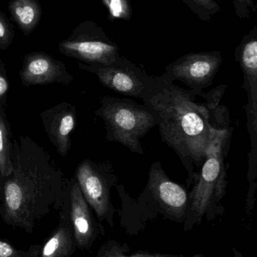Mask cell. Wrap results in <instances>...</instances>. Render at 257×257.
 <instances>
[{"label": "cell", "mask_w": 257, "mask_h": 257, "mask_svg": "<svg viewBox=\"0 0 257 257\" xmlns=\"http://www.w3.org/2000/svg\"><path fill=\"white\" fill-rule=\"evenodd\" d=\"M12 162L13 172L3 186L5 217L30 228L51 207L60 208L67 178L46 150L26 135L14 140Z\"/></svg>", "instance_id": "cell-1"}, {"label": "cell", "mask_w": 257, "mask_h": 257, "mask_svg": "<svg viewBox=\"0 0 257 257\" xmlns=\"http://www.w3.org/2000/svg\"><path fill=\"white\" fill-rule=\"evenodd\" d=\"M165 79L161 91L144 104L157 113L162 141L175 151L185 168L186 186L190 188L195 169L203 164L211 142L209 115L203 104L196 102L191 90Z\"/></svg>", "instance_id": "cell-2"}, {"label": "cell", "mask_w": 257, "mask_h": 257, "mask_svg": "<svg viewBox=\"0 0 257 257\" xmlns=\"http://www.w3.org/2000/svg\"><path fill=\"white\" fill-rule=\"evenodd\" d=\"M115 187L122 201L120 223H124V226L130 222L126 228L127 232L133 225V233L136 225L137 232L142 230L147 221L157 216L175 223L185 222L190 205L188 188L171 180L160 162L151 164L146 187L137 199L128 196L123 184H117Z\"/></svg>", "instance_id": "cell-3"}, {"label": "cell", "mask_w": 257, "mask_h": 257, "mask_svg": "<svg viewBox=\"0 0 257 257\" xmlns=\"http://www.w3.org/2000/svg\"><path fill=\"white\" fill-rule=\"evenodd\" d=\"M233 127L211 126V139L203 164L196 172L193 187L189 192L190 205L184 230L193 229L204 216L215 212L225 195L227 181L226 159L229 154Z\"/></svg>", "instance_id": "cell-4"}, {"label": "cell", "mask_w": 257, "mask_h": 257, "mask_svg": "<svg viewBox=\"0 0 257 257\" xmlns=\"http://www.w3.org/2000/svg\"><path fill=\"white\" fill-rule=\"evenodd\" d=\"M99 103L94 114L103 120L105 140L121 144L133 154L143 155L141 139L158 124L157 113L128 98L102 96Z\"/></svg>", "instance_id": "cell-5"}, {"label": "cell", "mask_w": 257, "mask_h": 257, "mask_svg": "<svg viewBox=\"0 0 257 257\" xmlns=\"http://www.w3.org/2000/svg\"><path fill=\"white\" fill-rule=\"evenodd\" d=\"M243 74L241 88L247 94L244 107L246 127L250 138L247 154V205L254 203L257 190V27L243 37L234 53Z\"/></svg>", "instance_id": "cell-6"}, {"label": "cell", "mask_w": 257, "mask_h": 257, "mask_svg": "<svg viewBox=\"0 0 257 257\" xmlns=\"http://www.w3.org/2000/svg\"><path fill=\"white\" fill-rule=\"evenodd\" d=\"M78 69L93 74L105 88L128 97L145 101L161 91L166 81L163 75L154 76L147 73L124 56L111 65L84 64L78 63Z\"/></svg>", "instance_id": "cell-7"}, {"label": "cell", "mask_w": 257, "mask_h": 257, "mask_svg": "<svg viewBox=\"0 0 257 257\" xmlns=\"http://www.w3.org/2000/svg\"><path fill=\"white\" fill-rule=\"evenodd\" d=\"M74 175L98 221L101 224L106 223L113 229L117 211L111 202V191L118 184V177L112 164L109 161L97 163L84 159L78 163Z\"/></svg>", "instance_id": "cell-8"}, {"label": "cell", "mask_w": 257, "mask_h": 257, "mask_svg": "<svg viewBox=\"0 0 257 257\" xmlns=\"http://www.w3.org/2000/svg\"><path fill=\"white\" fill-rule=\"evenodd\" d=\"M60 54L84 64L111 65L120 57V49L101 26L82 21L58 45Z\"/></svg>", "instance_id": "cell-9"}, {"label": "cell", "mask_w": 257, "mask_h": 257, "mask_svg": "<svg viewBox=\"0 0 257 257\" xmlns=\"http://www.w3.org/2000/svg\"><path fill=\"white\" fill-rule=\"evenodd\" d=\"M222 63L220 51L190 53L167 65L162 75L172 82L184 83L195 96H200L203 90L212 85Z\"/></svg>", "instance_id": "cell-10"}, {"label": "cell", "mask_w": 257, "mask_h": 257, "mask_svg": "<svg viewBox=\"0 0 257 257\" xmlns=\"http://www.w3.org/2000/svg\"><path fill=\"white\" fill-rule=\"evenodd\" d=\"M61 206L69 214L77 248L81 251L90 250L97 238L105 235V227L95 218L75 175L66 179Z\"/></svg>", "instance_id": "cell-11"}, {"label": "cell", "mask_w": 257, "mask_h": 257, "mask_svg": "<svg viewBox=\"0 0 257 257\" xmlns=\"http://www.w3.org/2000/svg\"><path fill=\"white\" fill-rule=\"evenodd\" d=\"M20 77L25 86L69 85L74 80L63 62L42 51L30 53L24 57Z\"/></svg>", "instance_id": "cell-12"}, {"label": "cell", "mask_w": 257, "mask_h": 257, "mask_svg": "<svg viewBox=\"0 0 257 257\" xmlns=\"http://www.w3.org/2000/svg\"><path fill=\"white\" fill-rule=\"evenodd\" d=\"M40 115L50 142L61 157H67L72 147L71 133L76 126V106L63 102L45 110Z\"/></svg>", "instance_id": "cell-13"}, {"label": "cell", "mask_w": 257, "mask_h": 257, "mask_svg": "<svg viewBox=\"0 0 257 257\" xmlns=\"http://www.w3.org/2000/svg\"><path fill=\"white\" fill-rule=\"evenodd\" d=\"M58 226L41 250L40 257H72L77 245L73 228L67 211L60 207Z\"/></svg>", "instance_id": "cell-14"}, {"label": "cell", "mask_w": 257, "mask_h": 257, "mask_svg": "<svg viewBox=\"0 0 257 257\" xmlns=\"http://www.w3.org/2000/svg\"><path fill=\"white\" fill-rule=\"evenodd\" d=\"M8 9L24 36L31 34L42 20V6L38 0H11Z\"/></svg>", "instance_id": "cell-15"}, {"label": "cell", "mask_w": 257, "mask_h": 257, "mask_svg": "<svg viewBox=\"0 0 257 257\" xmlns=\"http://www.w3.org/2000/svg\"><path fill=\"white\" fill-rule=\"evenodd\" d=\"M13 143L10 123L5 106L0 105V177L7 178L13 172Z\"/></svg>", "instance_id": "cell-16"}, {"label": "cell", "mask_w": 257, "mask_h": 257, "mask_svg": "<svg viewBox=\"0 0 257 257\" xmlns=\"http://www.w3.org/2000/svg\"><path fill=\"white\" fill-rule=\"evenodd\" d=\"M130 251V247L126 244H122L117 240H108L101 246L96 257H204L201 254L187 256L181 254L170 253H152L150 251L139 250L133 254L126 255Z\"/></svg>", "instance_id": "cell-17"}, {"label": "cell", "mask_w": 257, "mask_h": 257, "mask_svg": "<svg viewBox=\"0 0 257 257\" xmlns=\"http://www.w3.org/2000/svg\"><path fill=\"white\" fill-rule=\"evenodd\" d=\"M186 6L196 14L199 19L210 22L213 17L220 11V7L215 0H181Z\"/></svg>", "instance_id": "cell-18"}, {"label": "cell", "mask_w": 257, "mask_h": 257, "mask_svg": "<svg viewBox=\"0 0 257 257\" xmlns=\"http://www.w3.org/2000/svg\"><path fill=\"white\" fill-rule=\"evenodd\" d=\"M108 12V20L130 21L133 14L131 0H102Z\"/></svg>", "instance_id": "cell-19"}, {"label": "cell", "mask_w": 257, "mask_h": 257, "mask_svg": "<svg viewBox=\"0 0 257 257\" xmlns=\"http://www.w3.org/2000/svg\"><path fill=\"white\" fill-rule=\"evenodd\" d=\"M15 27L9 18L0 11V50L7 49L15 37Z\"/></svg>", "instance_id": "cell-20"}, {"label": "cell", "mask_w": 257, "mask_h": 257, "mask_svg": "<svg viewBox=\"0 0 257 257\" xmlns=\"http://www.w3.org/2000/svg\"><path fill=\"white\" fill-rule=\"evenodd\" d=\"M235 14L241 19L247 18L251 10H254L253 0H232Z\"/></svg>", "instance_id": "cell-21"}, {"label": "cell", "mask_w": 257, "mask_h": 257, "mask_svg": "<svg viewBox=\"0 0 257 257\" xmlns=\"http://www.w3.org/2000/svg\"><path fill=\"white\" fill-rule=\"evenodd\" d=\"M8 90H9V81L6 75V67L0 58V105L3 106H6Z\"/></svg>", "instance_id": "cell-22"}, {"label": "cell", "mask_w": 257, "mask_h": 257, "mask_svg": "<svg viewBox=\"0 0 257 257\" xmlns=\"http://www.w3.org/2000/svg\"><path fill=\"white\" fill-rule=\"evenodd\" d=\"M0 257H30L27 253L16 250L7 241L0 239Z\"/></svg>", "instance_id": "cell-23"}, {"label": "cell", "mask_w": 257, "mask_h": 257, "mask_svg": "<svg viewBox=\"0 0 257 257\" xmlns=\"http://www.w3.org/2000/svg\"><path fill=\"white\" fill-rule=\"evenodd\" d=\"M1 189H2V187H1V186H0V191H1Z\"/></svg>", "instance_id": "cell-24"}]
</instances>
